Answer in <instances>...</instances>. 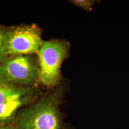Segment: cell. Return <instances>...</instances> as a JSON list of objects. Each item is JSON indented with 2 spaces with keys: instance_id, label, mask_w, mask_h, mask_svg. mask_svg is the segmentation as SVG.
I'll use <instances>...</instances> for the list:
<instances>
[{
  "instance_id": "cell-1",
  "label": "cell",
  "mask_w": 129,
  "mask_h": 129,
  "mask_svg": "<svg viewBox=\"0 0 129 129\" xmlns=\"http://www.w3.org/2000/svg\"><path fill=\"white\" fill-rule=\"evenodd\" d=\"M66 86L61 84L36 102L19 111L14 123L15 129H68L60 106Z\"/></svg>"
},
{
  "instance_id": "cell-2",
  "label": "cell",
  "mask_w": 129,
  "mask_h": 129,
  "mask_svg": "<svg viewBox=\"0 0 129 129\" xmlns=\"http://www.w3.org/2000/svg\"><path fill=\"white\" fill-rule=\"evenodd\" d=\"M69 43L66 40L43 42L37 53L39 64V83L48 90L61 84V66L69 55Z\"/></svg>"
},
{
  "instance_id": "cell-3",
  "label": "cell",
  "mask_w": 129,
  "mask_h": 129,
  "mask_svg": "<svg viewBox=\"0 0 129 129\" xmlns=\"http://www.w3.org/2000/svg\"><path fill=\"white\" fill-rule=\"evenodd\" d=\"M41 35L34 23L7 28L0 62L15 55L37 53L43 42Z\"/></svg>"
},
{
  "instance_id": "cell-4",
  "label": "cell",
  "mask_w": 129,
  "mask_h": 129,
  "mask_svg": "<svg viewBox=\"0 0 129 129\" xmlns=\"http://www.w3.org/2000/svg\"><path fill=\"white\" fill-rule=\"evenodd\" d=\"M0 76L17 86H37L39 77L38 55H20L7 58L0 64Z\"/></svg>"
},
{
  "instance_id": "cell-5",
  "label": "cell",
  "mask_w": 129,
  "mask_h": 129,
  "mask_svg": "<svg viewBox=\"0 0 129 129\" xmlns=\"http://www.w3.org/2000/svg\"><path fill=\"white\" fill-rule=\"evenodd\" d=\"M43 92L18 97L0 105V126L14 124L19 111L26 106L36 102Z\"/></svg>"
},
{
  "instance_id": "cell-6",
  "label": "cell",
  "mask_w": 129,
  "mask_h": 129,
  "mask_svg": "<svg viewBox=\"0 0 129 129\" xmlns=\"http://www.w3.org/2000/svg\"><path fill=\"white\" fill-rule=\"evenodd\" d=\"M41 91L37 86L25 87L17 86L10 83L0 76V105L15 98Z\"/></svg>"
},
{
  "instance_id": "cell-7",
  "label": "cell",
  "mask_w": 129,
  "mask_h": 129,
  "mask_svg": "<svg viewBox=\"0 0 129 129\" xmlns=\"http://www.w3.org/2000/svg\"><path fill=\"white\" fill-rule=\"evenodd\" d=\"M74 5L78 6L84 10L89 12L92 10L93 6L96 2V1L92 0H74L70 1Z\"/></svg>"
},
{
  "instance_id": "cell-8",
  "label": "cell",
  "mask_w": 129,
  "mask_h": 129,
  "mask_svg": "<svg viewBox=\"0 0 129 129\" xmlns=\"http://www.w3.org/2000/svg\"><path fill=\"white\" fill-rule=\"evenodd\" d=\"M7 28L0 25V60L1 59L2 52L4 47V40H5V35Z\"/></svg>"
},
{
  "instance_id": "cell-9",
  "label": "cell",
  "mask_w": 129,
  "mask_h": 129,
  "mask_svg": "<svg viewBox=\"0 0 129 129\" xmlns=\"http://www.w3.org/2000/svg\"><path fill=\"white\" fill-rule=\"evenodd\" d=\"M0 129H15L14 125L0 126Z\"/></svg>"
}]
</instances>
